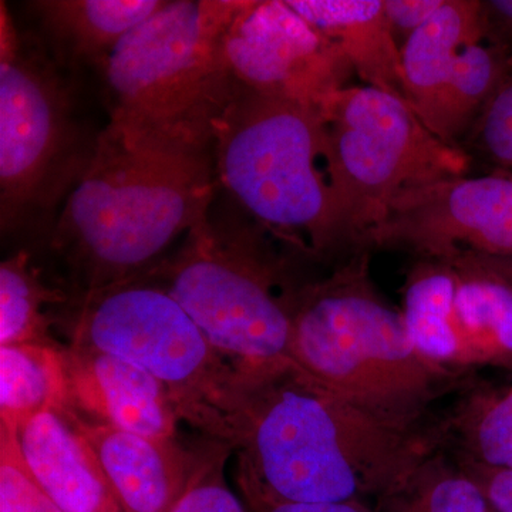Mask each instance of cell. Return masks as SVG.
<instances>
[{"label": "cell", "mask_w": 512, "mask_h": 512, "mask_svg": "<svg viewBox=\"0 0 512 512\" xmlns=\"http://www.w3.org/2000/svg\"><path fill=\"white\" fill-rule=\"evenodd\" d=\"M511 72L508 56L485 40L464 47L441 97L431 133L456 146V141L470 133L488 101Z\"/></svg>", "instance_id": "21"}, {"label": "cell", "mask_w": 512, "mask_h": 512, "mask_svg": "<svg viewBox=\"0 0 512 512\" xmlns=\"http://www.w3.org/2000/svg\"><path fill=\"white\" fill-rule=\"evenodd\" d=\"M12 434L30 476L63 512H121L92 447L74 423L72 407L49 410Z\"/></svg>", "instance_id": "14"}, {"label": "cell", "mask_w": 512, "mask_h": 512, "mask_svg": "<svg viewBox=\"0 0 512 512\" xmlns=\"http://www.w3.org/2000/svg\"><path fill=\"white\" fill-rule=\"evenodd\" d=\"M483 40L498 47L512 62V0L483 2Z\"/></svg>", "instance_id": "30"}, {"label": "cell", "mask_w": 512, "mask_h": 512, "mask_svg": "<svg viewBox=\"0 0 512 512\" xmlns=\"http://www.w3.org/2000/svg\"><path fill=\"white\" fill-rule=\"evenodd\" d=\"M468 146L493 165L494 173L512 175V72L467 134Z\"/></svg>", "instance_id": "26"}, {"label": "cell", "mask_w": 512, "mask_h": 512, "mask_svg": "<svg viewBox=\"0 0 512 512\" xmlns=\"http://www.w3.org/2000/svg\"><path fill=\"white\" fill-rule=\"evenodd\" d=\"M234 448L208 440L201 447L197 470L188 490L170 512H247L224 477L225 461Z\"/></svg>", "instance_id": "25"}, {"label": "cell", "mask_w": 512, "mask_h": 512, "mask_svg": "<svg viewBox=\"0 0 512 512\" xmlns=\"http://www.w3.org/2000/svg\"><path fill=\"white\" fill-rule=\"evenodd\" d=\"M456 291L457 274L450 265L430 261L417 266L407 282L402 316L420 355L457 372L470 365L457 332Z\"/></svg>", "instance_id": "18"}, {"label": "cell", "mask_w": 512, "mask_h": 512, "mask_svg": "<svg viewBox=\"0 0 512 512\" xmlns=\"http://www.w3.org/2000/svg\"><path fill=\"white\" fill-rule=\"evenodd\" d=\"M217 183L212 146L109 123L53 231L77 296L153 271L175 239L208 220Z\"/></svg>", "instance_id": "2"}, {"label": "cell", "mask_w": 512, "mask_h": 512, "mask_svg": "<svg viewBox=\"0 0 512 512\" xmlns=\"http://www.w3.org/2000/svg\"><path fill=\"white\" fill-rule=\"evenodd\" d=\"M453 427L463 444L464 460L512 468V387L473 397Z\"/></svg>", "instance_id": "24"}, {"label": "cell", "mask_w": 512, "mask_h": 512, "mask_svg": "<svg viewBox=\"0 0 512 512\" xmlns=\"http://www.w3.org/2000/svg\"><path fill=\"white\" fill-rule=\"evenodd\" d=\"M69 92L0 3V221L18 228L55 207L92 157L79 154ZM72 191V190H70Z\"/></svg>", "instance_id": "9"}, {"label": "cell", "mask_w": 512, "mask_h": 512, "mask_svg": "<svg viewBox=\"0 0 512 512\" xmlns=\"http://www.w3.org/2000/svg\"><path fill=\"white\" fill-rule=\"evenodd\" d=\"M0 512H63L30 476L12 434L0 427Z\"/></svg>", "instance_id": "27"}, {"label": "cell", "mask_w": 512, "mask_h": 512, "mask_svg": "<svg viewBox=\"0 0 512 512\" xmlns=\"http://www.w3.org/2000/svg\"><path fill=\"white\" fill-rule=\"evenodd\" d=\"M211 134L218 183L259 227L313 252L339 245L322 111L235 80Z\"/></svg>", "instance_id": "4"}, {"label": "cell", "mask_w": 512, "mask_h": 512, "mask_svg": "<svg viewBox=\"0 0 512 512\" xmlns=\"http://www.w3.org/2000/svg\"><path fill=\"white\" fill-rule=\"evenodd\" d=\"M143 278L183 306L212 346L245 373L288 365L299 289L256 232L228 234L210 220Z\"/></svg>", "instance_id": "7"}, {"label": "cell", "mask_w": 512, "mask_h": 512, "mask_svg": "<svg viewBox=\"0 0 512 512\" xmlns=\"http://www.w3.org/2000/svg\"><path fill=\"white\" fill-rule=\"evenodd\" d=\"M245 0H177L131 30L103 64L110 123L211 146L234 89L225 37Z\"/></svg>", "instance_id": "5"}, {"label": "cell", "mask_w": 512, "mask_h": 512, "mask_svg": "<svg viewBox=\"0 0 512 512\" xmlns=\"http://www.w3.org/2000/svg\"><path fill=\"white\" fill-rule=\"evenodd\" d=\"M359 245L410 249L447 265L464 254L512 256V175H461L407 188Z\"/></svg>", "instance_id": "10"}, {"label": "cell", "mask_w": 512, "mask_h": 512, "mask_svg": "<svg viewBox=\"0 0 512 512\" xmlns=\"http://www.w3.org/2000/svg\"><path fill=\"white\" fill-rule=\"evenodd\" d=\"M225 57L242 86L320 111L353 73L340 47L286 0L247 2L225 37Z\"/></svg>", "instance_id": "11"}, {"label": "cell", "mask_w": 512, "mask_h": 512, "mask_svg": "<svg viewBox=\"0 0 512 512\" xmlns=\"http://www.w3.org/2000/svg\"><path fill=\"white\" fill-rule=\"evenodd\" d=\"M66 407V348L57 342L0 346V426Z\"/></svg>", "instance_id": "19"}, {"label": "cell", "mask_w": 512, "mask_h": 512, "mask_svg": "<svg viewBox=\"0 0 512 512\" xmlns=\"http://www.w3.org/2000/svg\"><path fill=\"white\" fill-rule=\"evenodd\" d=\"M320 35L340 47L367 86L410 106L400 47L387 22L384 0H286ZM413 110V109H412Z\"/></svg>", "instance_id": "15"}, {"label": "cell", "mask_w": 512, "mask_h": 512, "mask_svg": "<svg viewBox=\"0 0 512 512\" xmlns=\"http://www.w3.org/2000/svg\"><path fill=\"white\" fill-rule=\"evenodd\" d=\"M456 274L457 332L468 365L512 369L511 289L485 276Z\"/></svg>", "instance_id": "20"}, {"label": "cell", "mask_w": 512, "mask_h": 512, "mask_svg": "<svg viewBox=\"0 0 512 512\" xmlns=\"http://www.w3.org/2000/svg\"><path fill=\"white\" fill-rule=\"evenodd\" d=\"M66 296L49 288L30 265L28 252L20 251L0 265V346L53 343L50 305H62Z\"/></svg>", "instance_id": "22"}, {"label": "cell", "mask_w": 512, "mask_h": 512, "mask_svg": "<svg viewBox=\"0 0 512 512\" xmlns=\"http://www.w3.org/2000/svg\"><path fill=\"white\" fill-rule=\"evenodd\" d=\"M70 407L97 423L157 439H175L180 423L164 387L123 357L66 348Z\"/></svg>", "instance_id": "13"}, {"label": "cell", "mask_w": 512, "mask_h": 512, "mask_svg": "<svg viewBox=\"0 0 512 512\" xmlns=\"http://www.w3.org/2000/svg\"><path fill=\"white\" fill-rule=\"evenodd\" d=\"M289 359L330 392L404 427H423L431 404L457 383L456 370L414 348L402 312L373 288L367 255L299 289Z\"/></svg>", "instance_id": "3"}, {"label": "cell", "mask_w": 512, "mask_h": 512, "mask_svg": "<svg viewBox=\"0 0 512 512\" xmlns=\"http://www.w3.org/2000/svg\"><path fill=\"white\" fill-rule=\"evenodd\" d=\"M461 468L473 478L495 512H512V468L491 467L463 460Z\"/></svg>", "instance_id": "29"}, {"label": "cell", "mask_w": 512, "mask_h": 512, "mask_svg": "<svg viewBox=\"0 0 512 512\" xmlns=\"http://www.w3.org/2000/svg\"><path fill=\"white\" fill-rule=\"evenodd\" d=\"M457 272L485 276L512 291V256L464 254L450 264Z\"/></svg>", "instance_id": "32"}, {"label": "cell", "mask_w": 512, "mask_h": 512, "mask_svg": "<svg viewBox=\"0 0 512 512\" xmlns=\"http://www.w3.org/2000/svg\"><path fill=\"white\" fill-rule=\"evenodd\" d=\"M483 40V2L444 0L439 12L400 47L410 106L431 131L461 50Z\"/></svg>", "instance_id": "16"}, {"label": "cell", "mask_w": 512, "mask_h": 512, "mask_svg": "<svg viewBox=\"0 0 512 512\" xmlns=\"http://www.w3.org/2000/svg\"><path fill=\"white\" fill-rule=\"evenodd\" d=\"M444 431L380 419L292 363L251 373L239 487L286 503L383 500L437 453Z\"/></svg>", "instance_id": "1"}, {"label": "cell", "mask_w": 512, "mask_h": 512, "mask_svg": "<svg viewBox=\"0 0 512 512\" xmlns=\"http://www.w3.org/2000/svg\"><path fill=\"white\" fill-rule=\"evenodd\" d=\"M74 423L92 447L121 512H170L190 487L200 450L86 420Z\"/></svg>", "instance_id": "12"}, {"label": "cell", "mask_w": 512, "mask_h": 512, "mask_svg": "<svg viewBox=\"0 0 512 512\" xmlns=\"http://www.w3.org/2000/svg\"><path fill=\"white\" fill-rule=\"evenodd\" d=\"M443 5L444 0H384L387 22L397 45L402 47Z\"/></svg>", "instance_id": "28"}, {"label": "cell", "mask_w": 512, "mask_h": 512, "mask_svg": "<svg viewBox=\"0 0 512 512\" xmlns=\"http://www.w3.org/2000/svg\"><path fill=\"white\" fill-rule=\"evenodd\" d=\"M70 335L73 346L136 363L161 383L180 421L237 450L248 375L163 288L138 278L77 296Z\"/></svg>", "instance_id": "6"}, {"label": "cell", "mask_w": 512, "mask_h": 512, "mask_svg": "<svg viewBox=\"0 0 512 512\" xmlns=\"http://www.w3.org/2000/svg\"><path fill=\"white\" fill-rule=\"evenodd\" d=\"M382 512H493L466 471L434 454L396 493L380 500Z\"/></svg>", "instance_id": "23"}, {"label": "cell", "mask_w": 512, "mask_h": 512, "mask_svg": "<svg viewBox=\"0 0 512 512\" xmlns=\"http://www.w3.org/2000/svg\"><path fill=\"white\" fill-rule=\"evenodd\" d=\"M339 244L359 245L407 188L461 177L470 158L444 143L406 103L370 86L345 87L323 106Z\"/></svg>", "instance_id": "8"}, {"label": "cell", "mask_w": 512, "mask_h": 512, "mask_svg": "<svg viewBox=\"0 0 512 512\" xmlns=\"http://www.w3.org/2000/svg\"><path fill=\"white\" fill-rule=\"evenodd\" d=\"M167 2V0H165ZM164 0H42L33 6L43 25L73 59L104 64L140 23Z\"/></svg>", "instance_id": "17"}, {"label": "cell", "mask_w": 512, "mask_h": 512, "mask_svg": "<svg viewBox=\"0 0 512 512\" xmlns=\"http://www.w3.org/2000/svg\"><path fill=\"white\" fill-rule=\"evenodd\" d=\"M249 507L254 512H372L363 501H345V503L302 504L286 503L265 495L242 491Z\"/></svg>", "instance_id": "31"}]
</instances>
